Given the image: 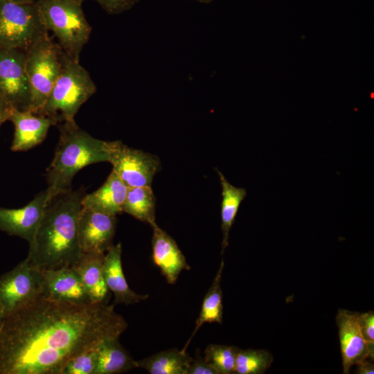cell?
<instances>
[{"label":"cell","mask_w":374,"mask_h":374,"mask_svg":"<svg viewBox=\"0 0 374 374\" xmlns=\"http://www.w3.org/2000/svg\"><path fill=\"white\" fill-rule=\"evenodd\" d=\"M187 374H220L215 368L199 354H196L188 367Z\"/></svg>","instance_id":"obj_30"},{"label":"cell","mask_w":374,"mask_h":374,"mask_svg":"<svg viewBox=\"0 0 374 374\" xmlns=\"http://www.w3.org/2000/svg\"><path fill=\"white\" fill-rule=\"evenodd\" d=\"M222 186L221 229L223 233L222 241V255L229 245V232L233 224L240 204L247 196L244 188L235 187L231 184L224 175L215 168Z\"/></svg>","instance_id":"obj_23"},{"label":"cell","mask_w":374,"mask_h":374,"mask_svg":"<svg viewBox=\"0 0 374 374\" xmlns=\"http://www.w3.org/2000/svg\"><path fill=\"white\" fill-rule=\"evenodd\" d=\"M60 130L54 157L46 170L48 201L55 195L71 189L76 173L85 166L109 161L113 141L96 139L75 123L57 125Z\"/></svg>","instance_id":"obj_3"},{"label":"cell","mask_w":374,"mask_h":374,"mask_svg":"<svg viewBox=\"0 0 374 374\" xmlns=\"http://www.w3.org/2000/svg\"><path fill=\"white\" fill-rule=\"evenodd\" d=\"M40 269L29 264L28 258L0 276V305L4 317L42 296Z\"/></svg>","instance_id":"obj_8"},{"label":"cell","mask_w":374,"mask_h":374,"mask_svg":"<svg viewBox=\"0 0 374 374\" xmlns=\"http://www.w3.org/2000/svg\"><path fill=\"white\" fill-rule=\"evenodd\" d=\"M193 358L187 351L171 348L136 360V367L150 374H187Z\"/></svg>","instance_id":"obj_21"},{"label":"cell","mask_w":374,"mask_h":374,"mask_svg":"<svg viewBox=\"0 0 374 374\" xmlns=\"http://www.w3.org/2000/svg\"><path fill=\"white\" fill-rule=\"evenodd\" d=\"M127 189L128 187L112 170L98 190L84 195L82 205L109 215H116L123 212V205Z\"/></svg>","instance_id":"obj_19"},{"label":"cell","mask_w":374,"mask_h":374,"mask_svg":"<svg viewBox=\"0 0 374 374\" xmlns=\"http://www.w3.org/2000/svg\"><path fill=\"white\" fill-rule=\"evenodd\" d=\"M155 206L156 198L151 186L131 187L127 189L123 212L152 226L157 223Z\"/></svg>","instance_id":"obj_24"},{"label":"cell","mask_w":374,"mask_h":374,"mask_svg":"<svg viewBox=\"0 0 374 374\" xmlns=\"http://www.w3.org/2000/svg\"><path fill=\"white\" fill-rule=\"evenodd\" d=\"M48 202V193L45 190L22 208L0 207V230L31 243Z\"/></svg>","instance_id":"obj_13"},{"label":"cell","mask_w":374,"mask_h":374,"mask_svg":"<svg viewBox=\"0 0 374 374\" xmlns=\"http://www.w3.org/2000/svg\"><path fill=\"white\" fill-rule=\"evenodd\" d=\"M357 369L355 373L357 374H373L374 365L373 360L365 359L356 364Z\"/></svg>","instance_id":"obj_32"},{"label":"cell","mask_w":374,"mask_h":374,"mask_svg":"<svg viewBox=\"0 0 374 374\" xmlns=\"http://www.w3.org/2000/svg\"><path fill=\"white\" fill-rule=\"evenodd\" d=\"M195 1H197L200 3H211L213 0H195Z\"/></svg>","instance_id":"obj_35"},{"label":"cell","mask_w":374,"mask_h":374,"mask_svg":"<svg viewBox=\"0 0 374 374\" xmlns=\"http://www.w3.org/2000/svg\"><path fill=\"white\" fill-rule=\"evenodd\" d=\"M15 126L12 151H26L41 143L51 126L57 125L50 117L29 110L13 108L9 120Z\"/></svg>","instance_id":"obj_16"},{"label":"cell","mask_w":374,"mask_h":374,"mask_svg":"<svg viewBox=\"0 0 374 374\" xmlns=\"http://www.w3.org/2000/svg\"><path fill=\"white\" fill-rule=\"evenodd\" d=\"M65 55L48 32L25 51L24 65L30 88L29 111L31 112L39 114L44 107L62 71Z\"/></svg>","instance_id":"obj_6"},{"label":"cell","mask_w":374,"mask_h":374,"mask_svg":"<svg viewBox=\"0 0 374 374\" xmlns=\"http://www.w3.org/2000/svg\"><path fill=\"white\" fill-rule=\"evenodd\" d=\"M83 0H37L35 4L46 28L51 31L66 55L80 61L91 27L82 9Z\"/></svg>","instance_id":"obj_4"},{"label":"cell","mask_w":374,"mask_h":374,"mask_svg":"<svg viewBox=\"0 0 374 374\" xmlns=\"http://www.w3.org/2000/svg\"><path fill=\"white\" fill-rule=\"evenodd\" d=\"M83 188L72 189L53 197L48 203L27 258L30 266L39 269L71 267L80 258L78 220Z\"/></svg>","instance_id":"obj_2"},{"label":"cell","mask_w":374,"mask_h":374,"mask_svg":"<svg viewBox=\"0 0 374 374\" xmlns=\"http://www.w3.org/2000/svg\"><path fill=\"white\" fill-rule=\"evenodd\" d=\"M152 260L169 284H175L184 270L190 265L175 240L157 223L151 226Z\"/></svg>","instance_id":"obj_15"},{"label":"cell","mask_w":374,"mask_h":374,"mask_svg":"<svg viewBox=\"0 0 374 374\" xmlns=\"http://www.w3.org/2000/svg\"><path fill=\"white\" fill-rule=\"evenodd\" d=\"M4 312H3V310L1 308V306L0 305V330L2 327V325H3V320H4Z\"/></svg>","instance_id":"obj_33"},{"label":"cell","mask_w":374,"mask_h":374,"mask_svg":"<svg viewBox=\"0 0 374 374\" xmlns=\"http://www.w3.org/2000/svg\"><path fill=\"white\" fill-rule=\"evenodd\" d=\"M105 254L82 253L71 267L79 275L92 303H109L110 291L104 277Z\"/></svg>","instance_id":"obj_18"},{"label":"cell","mask_w":374,"mask_h":374,"mask_svg":"<svg viewBox=\"0 0 374 374\" xmlns=\"http://www.w3.org/2000/svg\"><path fill=\"white\" fill-rule=\"evenodd\" d=\"M358 314L339 309L336 316L344 374L349 373L353 365L370 359L367 344L359 326Z\"/></svg>","instance_id":"obj_14"},{"label":"cell","mask_w":374,"mask_h":374,"mask_svg":"<svg viewBox=\"0 0 374 374\" xmlns=\"http://www.w3.org/2000/svg\"><path fill=\"white\" fill-rule=\"evenodd\" d=\"M127 327L114 304L76 305L41 296L4 318L0 374H62L73 357L120 337Z\"/></svg>","instance_id":"obj_1"},{"label":"cell","mask_w":374,"mask_h":374,"mask_svg":"<svg viewBox=\"0 0 374 374\" xmlns=\"http://www.w3.org/2000/svg\"><path fill=\"white\" fill-rule=\"evenodd\" d=\"M240 348L230 345L208 344L204 353V359L220 374L235 373L236 356Z\"/></svg>","instance_id":"obj_26"},{"label":"cell","mask_w":374,"mask_h":374,"mask_svg":"<svg viewBox=\"0 0 374 374\" xmlns=\"http://www.w3.org/2000/svg\"><path fill=\"white\" fill-rule=\"evenodd\" d=\"M96 91V86L89 72L80 61L66 55L62 71L38 114L51 118L57 125L73 122L80 107Z\"/></svg>","instance_id":"obj_5"},{"label":"cell","mask_w":374,"mask_h":374,"mask_svg":"<svg viewBox=\"0 0 374 374\" xmlns=\"http://www.w3.org/2000/svg\"><path fill=\"white\" fill-rule=\"evenodd\" d=\"M46 33L35 1L22 3L0 0V48L26 51Z\"/></svg>","instance_id":"obj_7"},{"label":"cell","mask_w":374,"mask_h":374,"mask_svg":"<svg viewBox=\"0 0 374 374\" xmlns=\"http://www.w3.org/2000/svg\"><path fill=\"white\" fill-rule=\"evenodd\" d=\"M109 163L112 170L128 187L151 186L161 169L159 158L143 150L130 148L121 141H113Z\"/></svg>","instance_id":"obj_9"},{"label":"cell","mask_w":374,"mask_h":374,"mask_svg":"<svg viewBox=\"0 0 374 374\" xmlns=\"http://www.w3.org/2000/svg\"><path fill=\"white\" fill-rule=\"evenodd\" d=\"M40 270L44 297L76 305L92 303L79 275L72 267Z\"/></svg>","instance_id":"obj_12"},{"label":"cell","mask_w":374,"mask_h":374,"mask_svg":"<svg viewBox=\"0 0 374 374\" xmlns=\"http://www.w3.org/2000/svg\"><path fill=\"white\" fill-rule=\"evenodd\" d=\"M13 107L2 96H0V127L9 120Z\"/></svg>","instance_id":"obj_31"},{"label":"cell","mask_w":374,"mask_h":374,"mask_svg":"<svg viewBox=\"0 0 374 374\" xmlns=\"http://www.w3.org/2000/svg\"><path fill=\"white\" fill-rule=\"evenodd\" d=\"M86 1V0H83ZM108 14L116 15L131 9L139 0H92Z\"/></svg>","instance_id":"obj_29"},{"label":"cell","mask_w":374,"mask_h":374,"mask_svg":"<svg viewBox=\"0 0 374 374\" xmlns=\"http://www.w3.org/2000/svg\"><path fill=\"white\" fill-rule=\"evenodd\" d=\"M97 355L98 347L76 355L65 365L62 374H94Z\"/></svg>","instance_id":"obj_27"},{"label":"cell","mask_w":374,"mask_h":374,"mask_svg":"<svg viewBox=\"0 0 374 374\" xmlns=\"http://www.w3.org/2000/svg\"><path fill=\"white\" fill-rule=\"evenodd\" d=\"M224 267V260H222L213 283L203 299L195 328L181 349L183 351H186L195 334L203 324L205 323H221L222 321L223 305L221 280Z\"/></svg>","instance_id":"obj_22"},{"label":"cell","mask_w":374,"mask_h":374,"mask_svg":"<svg viewBox=\"0 0 374 374\" xmlns=\"http://www.w3.org/2000/svg\"><path fill=\"white\" fill-rule=\"evenodd\" d=\"M358 323L362 336L367 344L370 359H374V312L358 314Z\"/></svg>","instance_id":"obj_28"},{"label":"cell","mask_w":374,"mask_h":374,"mask_svg":"<svg viewBox=\"0 0 374 374\" xmlns=\"http://www.w3.org/2000/svg\"><path fill=\"white\" fill-rule=\"evenodd\" d=\"M272 362V355L266 350L240 349L235 359V373L262 374Z\"/></svg>","instance_id":"obj_25"},{"label":"cell","mask_w":374,"mask_h":374,"mask_svg":"<svg viewBox=\"0 0 374 374\" xmlns=\"http://www.w3.org/2000/svg\"><path fill=\"white\" fill-rule=\"evenodd\" d=\"M116 224V215L82 206L78 220L82 253L105 254L114 245Z\"/></svg>","instance_id":"obj_11"},{"label":"cell","mask_w":374,"mask_h":374,"mask_svg":"<svg viewBox=\"0 0 374 374\" xmlns=\"http://www.w3.org/2000/svg\"><path fill=\"white\" fill-rule=\"evenodd\" d=\"M17 3H30L35 2V0H10Z\"/></svg>","instance_id":"obj_34"},{"label":"cell","mask_w":374,"mask_h":374,"mask_svg":"<svg viewBox=\"0 0 374 374\" xmlns=\"http://www.w3.org/2000/svg\"><path fill=\"white\" fill-rule=\"evenodd\" d=\"M24 57V51L0 48V96L23 111L29 110L31 97Z\"/></svg>","instance_id":"obj_10"},{"label":"cell","mask_w":374,"mask_h":374,"mask_svg":"<svg viewBox=\"0 0 374 374\" xmlns=\"http://www.w3.org/2000/svg\"><path fill=\"white\" fill-rule=\"evenodd\" d=\"M135 368L136 360L121 345L119 337L109 339L98 347L94 374H118Z\"/></svg>","instance_id":"obj_20"},{"label":"cell","mask_w":374,"mask_h":374,"mask_svg":"<svg viewBox=\"0 0 374 374\" xmlns=\"http://www.w3.org/2000/svg\"><path fill=\"white\" fill-rule=\"evenodd\" d=\"M122 244H114L105 253L103 260L106 285L114 296V304H136L149 298L148 294L134 292L128 285L122 267Z\"/></svg>","instance_id":"obj_17"}]
</instances>
